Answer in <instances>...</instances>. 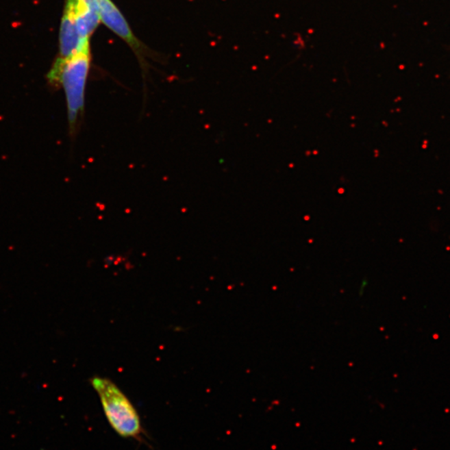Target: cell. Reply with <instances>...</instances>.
I'll return each mask as SVG.
<instances>
[{
  "label": "cell",
  "instance_id": "2",
  "mask_svg": "<svg viewBox=\"0 0 450 450\" xmlns=\"http://www.w3.org/2000/svg\"><path fill=\"white\" fill-rule=\"evenodd\" d=\"M99 396L108 422L118 436L142 440L144 429L140 415L127 396L116 384L102 377L91 379Z\"/></svg>",
  "mask_w": 450,
  "mask_h": 450
},
{
  "label": "cell",
  "instance_id": "3",
  "mask_svg": "<svg viewBox=\"0 0 450 450\" xmlns=\"http://www.w3.org/2000/svg\"><path fill=\"white\" fill-rule=\"evenodd\" d=\"M97 1L100 21L111 32L125 41L140 58L144 48L142 47L141 42L134 36L129 23L127 22L121 10L112 0H97Z\"/></svg>",
  "mask_w": 450,
  "mask_h": 450
},
{
  "label": "cell",
  "instance_id": "1",
  "mask_svg": "<svg viewBox=\"0 0 450 450\" xmlns=\"http://www.w3.org/2000/svg\"><path fill=\"white\" fill-rule=\"evenodd\" d=\"M90 49L68 60L58 59L49 71L48 82L53 88L62 86L66 98L69 136L75 138L84 113L86 90L90 68Z\"/></svg>",
  "mask_w": 450,
  "mask_h": 450
},
{
  "label": "cell",
  "instance_id": "4",
  "mask_svg": "<svg viewBox=\"0 0 450 450\" xmlns=\"http://www.w3.org/2000/svg\"><path fill=\"white\" fill-rule=\"evenodd\" d=\"M60 60H68L77 53L90 49L88 41L83 40L77 28L74 13L68 5L65 7L60 26Z\"/></svg>",
  "mask_w": 450,
  "mask_h": 450
}]
</instances>
